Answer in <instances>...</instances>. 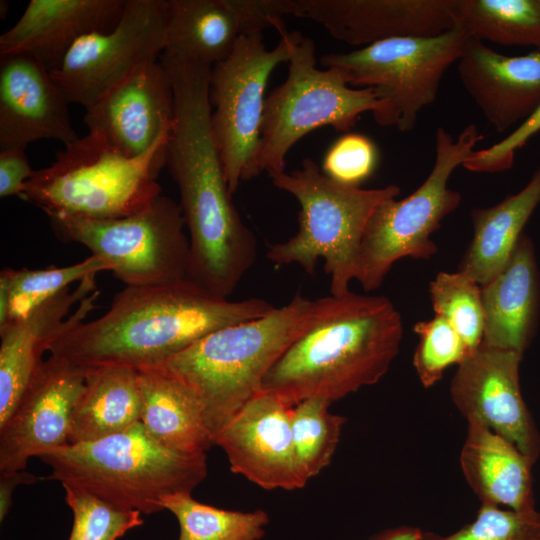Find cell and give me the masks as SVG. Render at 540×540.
Segmentation results:
<instances>
[{"mask_svg":"<svg viewBox=\"0 0 540 540\" xmlns=\"http://www.w3.org/2000/svg\"><path fill=\"white\" fill-rule=\"evenodd\" d=\"M162 63L175 97L166 167L177 184L189 231L186 279L228 299L253 266L257 243L232 202L213 135L212 67L176 55L165 56Z\"/></svg>","mask_w":540,"mask_h":540,"instance_id":"1","label":"cell"},{"mask_svg":"<svg viewBox=\"0 0 540 540\" xmlns=\"http://www.w3.org/2000/svg\"><path fill=\"white\" fill-rule=\"evenodd\" d=\"M273 308L261 298L217 297L188 279L125 286L102 316L67 329L48 352L84 370L108 364L155 368L212 331Z\"/></svg>","mask_w":540,"mask_h":540,"instance_id":"2","label":"cell"},{"mask_svg":"<svg viewBox=\"0 0 540 540\" xmlns=\"http://www.w3.org/2000/svg\"><path fill=\"white\" fill-rule=\"evenodd\" d=\"M402 336L401 315L387 297H322L318 316L270 368L260 391L290 408L312 398L332 403L376 384Z\"/></svg>","mask_w":540,"mask_h":540,"instance_id":"3","label":"cell"},{"mask_svg":"<svg viewBox=\"0 0 540 540\" xmlns=\"http://www.w3.org/2000/svg\"><path fill=\"white\" fill-rule=\"evenodd\" d=\"M320 308L321 298L297 294L261 317L212 331L155 368L196 394L213 439L260 391L267 372L312 325Z\"/></svg>","mask_w":540,"mask_h":540,"instance_id":"4","label":"cell"},{"mask_svg":"<svg viewBox=\"0 0 540 540\" xmlns=\"http://www.w3.org/2000/svg\"><path fill=\"white\" fill-rule=\"evenodd\" d=\"M38 458L50 467L49 479L144 514L164 510L163 497L191 494L207 476L205 453L169 450L154 441L140 421L95 441L50 449Z\"/></svg>","mask_w":540,"mask_h":540,"instance_id":"5","label":"cell"},{"mask_svg":"<svg viewBox=\"0 0 540 540\" xmlns=\"http://www.w3.org/2000/svg\"><path fill=\"white\" fill-rule=\"evenodd\" d=\"M169 138L127 157L88 132L58 151L51 165L34 170L19 198L46 215L113 219L135 214L162 194L158 176L166 166Z\"/></svg>","mask_w":540,"mask_h":540,"instance_id":"6","label":"cell"},{"mask_svg":"<svg viewBox=\"0 0 540 540\" xmlns=\"http://www.w3.org/2000/svg\"><path fill=\"white\" fill-rule=\"evenodd\" d=\"M273 185L294 196L300 205L299 228L288 240L270 245L266 257L275 265L298 264L313 274L319 259L330 275L333 296L348 293L355 279L363 234L374 210L396 198L400 188L362 189L341 184L320 171L311 158L301 168L269 175Z\"/></svg>","mask_w":540,"mask_h":540,"instance_id":"7","label":"cell"},{"mask_svg":"<svg viewBox=\"0 0 540 540\" xmlns=\"http://www.w3.org/2000/svg\"><path fill=\"white\" fill-rule=\"evenodd\" d=\"M482 139L474 124L464 127L457 138L438 128L435 162L425 181L409 196L390 198L377 206L366 225L357 262L355 279L365 291L380 287L397 260H428L436 254L430 236L461 201L460 193L448 187V180Z\"/></svg>","mask_w":540,"mask_h":540,"instance_id":"8","label":"cell"},{"mask_svg":"<svg viewBox=\"0 0 540 540\" xmlns=\"http://www.w3.org/2000/svg\"><path fill=\"white\" fill-rule=\"evenodd\" d=\"M468 36L455 28L431 37L379 41L347 53H330L321 64L339 69L348 85L373 89L375 122L411 131L420 111L432 104L441 80L460 58Z\"/></svg>","mask_w":540,"mask_h":540,"instance_id":"9","label":"cell"},{"mask_svg":"<svg viewBox=\"0 0 540 540\" xmlns=\"http://www.w3.org/2000/svg\"><path fill=\"white\" fill-rule=\"evenodd\" d=\"M288 62L287 79L265 99L258 162L268 175L285 171L289 150L306 134L323 126L348 132L376 106L372 88H351L335 67L318 69L313 40L297 31Z\"/></svg>","mask_w":540,"mask_h":540,"instance_id":"10","label":"cell"},{"mask_svg":"<svg viewBox=\"0 0 540 540\" xmlns=\"http://www.w3.org/2000/svg\"><path fill=\"white\" fill-rule=\"evenodd\" d=\"M47 216L60 240L86 246L125 286L186 279L189 238L181 206L168 196L160 194L143 210L121 218Z\"/></svg>","mask_w":540,"mask_h":540,"instance_id":"11","label":"cell"},{"mask_svg":"<svg viewBox=\"0 0 540 540\" xmlns=\"http://www.w3.org/2000/svg\"><path fill=\"white\" fill-rule=\"evenodd\" d=\"M268 50L261 33L242 36L231 55L212 67L211 127L231 194L261 174L258 162L265 89L273 70L289 61L295 32L286 28Z\"/></svg>","mask_w":540,"mask_h":540,"instance_id":"12","label":"cell"},{"mask_svg":"<svg viewBox=\"0 0 540 540\" xmlns=\"http://www.w3.org/2000/svg\"><path fill=\"white\" fill-rule=\"evenodd\" d=\"M167 0H127L109 32L84 35L51 72L68 103L91 106L142 65L166 49Z\"/></svg>","mask_w":540,"mask_h":540,"instance_id":"13","label":"cell"},{"mask_svg":"<svg viewBox=\"0 0 540 540\" xmlns=\"http://www.w3.org/2000/svg\"><path fill=\"white\" fill-rule=\"evenodd\" d=\"M522 355L483 343L451 380V399L466 420L475 419L512 442L534 464L540 456V432L519 384Z\"/></svg>","mask_w":540,"mask_h":540,"instance_id":"14","label":"cell"},{"mask_svg":"<svg viewBox=\"0 0 540 540\" xmlns=\"http://www.w3.org/2000/svg\"><path fill=\"white\" fill-rule=\"evenodd\" d=\"M85 375L86 370L54 355L40 362L0 425V472L25 470L30 458L69 444L71 415Z\"/></svg>","mask_w":540,"mask_h":540,"instance_id":"15","label":"cell"},{"mask_svg":"<svg viewBox=\"0 0 540 540\" xmlns=\"http://www.w3.org/2000/svg\"><path fill=\"white\" fill-rule=\"evenodd\" d=\"M294 0H167L166 49L213 67L244 35L280 32Z\"/></svg>","mask_w":540,"mask_h":540,"instance_id":"16","label":"cell"},{"mask_svg":"<svg viewBox=\"0 0 540 540\" xmlns=\"http://www.w3.org/2000/svg\"><path fill=\"white\" fill-rule=\"evenodd\" d=\"M290 409L259 391L214 436L233 473L266 490H295L307 484L294 449Z\"/></svg>","mask_w":540,"mask_h":540,"instance_id":"17","label":"cell"},{"mask_svg":"<svg viewBox=\"0 0 540 540\" xmlns=\"http://www.w3.org/2000/svg\"><path fill=\"white\" fill-rule=\"evenodd\" d=\"M85 110L90 133L119 153L137 157L172 132L175 97L170 76L160 58L150 61Z\"/></svg>","mask_w":540,"mask_h":540,"instance_id":"18","label":"cell"},{"mask_svg":"<svg viewBox=\"0 0 540 540\" xmlns=\"http://www.w3.org/2000/svg\"><path fill=\"white\" fill-rule=\"evenodd\" d=\"M459 0H294V16L350 45L431 37L458 28Z\"/></svg>","mask_w":540,"mask_h":540,"instance_id":"19","label":"cell"},{"mask_svg":"<svg viewBox=\"0 0 540 540\" xmlns=\"http://www.w3.org/2000/svg\"><path fill=\"white\" fill-rule=\"evenodd\" d=\"M51 73L27 54L0 55V150L42 139L68 146L80 137Z\"/></svg>","mask_w":540,"mask_h":540,"instance_id":"20","label":"cell"},{"mask_svg":"<svg viewBox=\"0 0 540 540\" xmlns=\"http://www.w3.org/2000/svg\"><path fill=\"white\" fill-rule=\"evenodd\" d=\"M99 295L95 276L0 328V425L14 410L42 355L61 333L83 322Z\"/></svg>","mask_w":540,"mask_h":540,"instance_id":"21","label":"cell"},{"mask_svg":"<svg viewBox=\"0 0 540 540\" xmlns=\"http://www.w3.org/2000/svg\"><path fill=\"white\" fill-rule=\"evenodd\" d=\"M457 71L466 92L499 133L523 123L540 106V48L506 56L468 37Z\"/></svg>","mask_w":540,"mask_h":540,"instance_id":"22","label":"cell"},{"mask_svg":"<svg viewBox=\"0 0 540 540\" xmlns=\"http://www.w3.org/2000/svg\"><path fill=\"white\" fill-rule=\"evenodd\" d=\"M127 0H31L0 36V55L27 54L51 73L84 35L114 29Z\"/></svg>","mask_w":540,"mask_h":540,"instance_id":"23","label":"cell"},{"mask_svg":"<svg viewBox=\"0 0 540 540\" xmlns=\"http://www.w3.org/2000/svg\"><path fill=\"white\" fill-rule=\"evenodd\" d=\"M484 308L482 343L523 354L534 334L539 281L530 239L522 235L507 265L481 286Z\"/></svg>","mask_w":540,"mask_h":540,"instance_id":"24","label":"cell"},{"mask_svg":"<svg viewBox=\"0 0 540 540\" xmlns=\"http://www.w3.org/2000/svg\"><path fill=\"white\" fill-rule=\"evenodd\" d=\"M533 465L512 442L478 420H467L460 466L481 504L515 511L536 509Z\"/></svg>","mask_w":540,"mask_h":540,"instance_id":"25","label":"cell"},{"mask_svg":"<svg viewBox=\"0 0 540 540\" xmlns=\"http://www.w3.org/2000/svg\"><path fill=\"white\" fill-rule=\"evenodd\" d=\"M140 422L163 447L187 455L205 453L213 443L203 406L183 382L157 368L137 370Z\"/></svg>","mask_w":540,"mask_h":540,"instance_id":"26","label":"cell"},{"mask_svg":"<svg viewBox=\"0 0 540 540\" xmlns=\"http://www.w3.org/2000/svg\"><path fill=\"white\" fill-rule=\"evenodd\" d=\"M540 203V164L528 184L500 203L471 211L474 234L458 271L485 285L507 265Z\"/></svg>","mask_w":540,"mask_h":540,"instance_id":"27","label":"cell"},{"mask_svg":"<svg viewBox=\"0 0 540 540\" xmlns=\"http://www.w3.org/2000/svg\"><path fill=\"white\" fill-rule=\"evenodd\" d=\"M140 415L136 369L116 364L87 369L73 407L68 442H91L122 432L139 422Z\"/></svg>","mask_w":540,"mask_h":540,"instance_id":"28","label":"cell"},{"mask_svg":"<svg viewBox=\"0 0 540 540\" xmlns=\"http://www.w3.org/2000/svg\"><path fill=\"white\" fill-rule=\"evenodd\" d=\"M110 270V265L94 254L65 267L2 269L0 328L24 319L37 307L70 288L71 284Z\"/></svg>","mask_w":540,"mask_h":540,"instance_id":"29","label":"cell"},{"mask_svg":"<svg viewBox=\"0 0 540 540\" xmlns=\"http://www.w3.org/2000/svg\"><path fill=\"white\" fill-rule=\"evenodd\" d=\"M458 28L483 42L540 48V0H459Z\"/></svg>","mask_w":540,"mask_h":540,"instance_id":"30","label":"cell"},{"mask_svg":"<svg viewBox=\"0 0 540 540\" xmlns=\"http://www.w3.org/2000/svg\"><path fill=\"white\" fill-rule=\"evenodd\" d=\"M179 523L178 540H260L270 519L261 509L242 512L216 508L178 493L161 499Z\"/></svg>","mask_w":540,"mask_h":540,"instance_id":"31","label":"cell"},{"mask_svg":"<svg viewBox=\"0 0 540 540\" xmlns=\"http://www.w3.org/2000/svg\"><path fill=\"white\" fill-rule=\"evenodd\" d=\"M331 402L306 399L290 409L296 457L308 480L326 468L336 451L346 418L329 411Z\"/></svg>","mask_w":540,"mask_h":540,"instance_id":"32","label":"cell"},{"mask_svg":"<svg viewBox=\"0 0 540 540\" xmlns=\"http://www.w3.org/2000/svg\"><path fill=\"white\" fill-rule=\"evenodd\" d=\"M436 316L447 321L465 341L470 354L482 343L484 308L481 286L461 273L440 272L429 286Z\"/></svg>","mask_w":540,"mask_h":540,"instance_id":"33","label":"cell"},{"mask_svg":"<svg viewBox=\"0 0 540 540\" xmlns=\"http://www.w3.org/2000/svg\"><path fill=\"white\" fill-rule=\"evenodd\" d=\"M62 486L73 513L68 540H117L144 522L140 511L120 509L78 487Z\"/></svg>","mask_w":540,"mask_h":540,"instance_id":"34","label":"cell"},{"mask_svg":"<svg viewBox=\"0 0 540 540\" xmlns=\"http://www.w3.org/2000/svg\"><path fill=\"white\" fill-rule=\"evenodd\" d=\"M413 330L419 336L413 366L425 388L434 386L448 367L459 365L470 355L462 337L439 316L417 322Z\"/></svg>","mask_w":540,"mask_h":540,"instance_id":"35","label":"cell"},{"mask_svg":"<svg viewBox=\"0 0 540 540\" xmlns=\"http://www.w3.org/2000/svg\"><path fill=\"white\" fill-rule=\"evenodd\" d=\"M423 540H540V511L481 504L475 519L449 535L424 531Z\"/></svg>","mask_w":540,"mask_h":540,"instance_id":"36","label":"cell"},{"mask_svg":"<svg viewBox=\"0 0 540 540\" xmlns=\"http://www.w3.org/2000/svg\"><path fill=\"white\" fill-rule=\"evenodd\" d=\"M378 153L374 143L364 135L347 133L327 151L323 173L341 184L359 186L375 170Z\"/></svg>","mask_w":540,"mask_h":540,"instance_id":"37","label":"cell"},{"mask_svg":"<svg viewBox=\"0 0 540 540\" xmlns=\"http://www.w3.org/2000/svg\"><path fill=\"white\" fill-rule=\"evenodd\" d=\"M540 131V106L523 123L496 144L473 151L462 164L473 172L496 173L512 167L515 153Z\"/></svg>","mask_w":540,"mask_h":540,"instance_id":"38","label":"cell"},{"mask_svg":"<svg viewBox=\"0 0 540 540\" xmlns=\"http://www.w3.org/2000/svg\"><path fill=\"white\" fill-rule=\"evenodd\" d=\"M33 173L25 149L0 150V197H19Z\"/></svg>","mask_w":540,"mask_h":540,"instance_id":"39","label":"cell"},{"mask_svg":"<svg viewBox=\"0 0 540 540\" xmlns=\"http://www.w3.org/2000/svg\"><path fill=\"white\" fill-rule=\"evenodd\" d=\"M40 477L25 470L0 472V521L8 514L13 503V492L19 485H30Z\"/></svg>","mask_w":540,"mask_h":540,"instance_id":"40","label":"cell"},{"mask_svg":"<svg viewBox=\"0 0 540 540\" xmlns=\"http://www.w3.org/2000/svg\"><path fill=\"white\" fill-rule=\"evenodd\" d=\"M424 531L413 526L386 528L372 535L368 540H423Z\"/></svg>","mask_w":540,"mask_h":540,"instance_id":"41","label":"cell"}]
</instances>
